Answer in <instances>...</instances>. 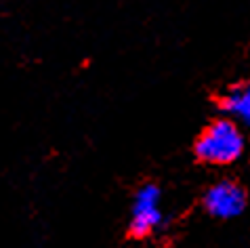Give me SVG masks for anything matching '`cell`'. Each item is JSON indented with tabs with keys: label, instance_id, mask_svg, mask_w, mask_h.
<instances>
[{
	"label": "cell",
	"instance_id": "1",
	"mask_svg": "<svg viewBox=\"0 0 250 248\" xmlns=\"http://www.w3.org/2000/svg\"><path fill=\"white\" fill-rule=\"evenodd\" d=\"M246 151V135L244 128L231 118H219L208 124L206 130L196 141L198 160L214 166H227L238 162Z\"/></svg>",
	"mask_w": 250,
	"mask_h": 248
},
{
	"label": "cell",
	"instance_id": "2",
	"mask_svg": "<svg viewBox=\"0 0 250 248\" xmlns=\"http://www.w3.org/2000/svg\"><path fill=\"white\" fill-rule=\"evenodd\" d=\"M164 225L162 212V191L154 183H145L137 189L130 206L128 233L135 240H145Z\"/></svg>",
	"mask_w": 250,
	"mask_h": 248
},
{
	"label": "cell",
	"instance_id": "3",
	"mask_svg": "<svg viewBox=\"0 0 250 248\" xmlns=\"http://www.w3.org/2000/svg\"><path fill=\"white\" fill-rule=\"evenodd\" d=\"M248 196L240 183L231 179H221L212 183L204 194V208L214 219H235L244 212Z\"/></svg>",
	"mask_w": 250,
	"mask_h": 248
},
{
	"label": "cell",
	"instance_id": "4",
	"mask_svg": "<svg viewBox=\"0 0 250 248\" xmlns=\"http://www.w3.org/2000/svg\"><path fill=\"white\" fill-rule=\"evenodd\" d=\"M221 109L227 118L250 130V78L229 88L221 99Z\"/></svg>",
	"mask_w": 250,
	"mask_h": 248
}]
</instances>
